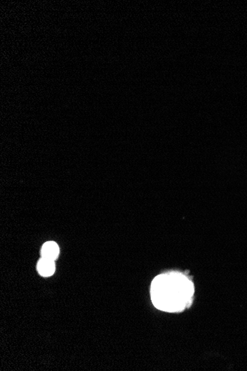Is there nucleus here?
Listing matches in <instances>:
<instances>
[{
    "mask_svg": "<svg viewBox=\"0 0 247 371\" xmlns=\"http://www.w3.org/2000/svg\"><path fill=\"white\" fill-rule=\"evenodd\" d=\"M56 266L54 260L41 257L37 264V271L41 277H48L54 274Z\"/></svg>",
    "mask_w": 247,
    "mask_h": 371,
    "instance_id": "obj_2",
    "label": "nucleus"
},
{
    "mask_svg": "<svg viewBox=\"0 0 247 371\" xmlns=\"http://www.w3.org/2000/svg\"><path fill=\"white\" fill-rule=\"evenodd\" d=\"M41 257L50 259L55 261L59 254V245L52 241L45 242L41 248Z\"/></svg>",
    "mask_w": 247,
    "mask_h": 371,
    "instance_id": "obj_3",
    "label": "nucleus"
},
{
    "mask_svg": "<svg viewBox=\"0 0 247 371\" xmlns=\"http://www.w3.org/2000/svg\"><path fill=\"white\" fill-rule=\"evenodd\" d=\"M193 294L191 282L179 273L158 276L152 283V301L162 311L175 312L185 309L190 304Z\"/></svg>",
    "mask_w": 247,
    "mask_h": 371,
    "instance_id": "obj_1",
    "label": "nucleus"
}]
</instances>
